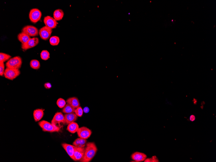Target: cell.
Segmentation results:
<instances>
[{
	"instance_id": "cell-1",
	"label": "cell",
	"mask_w": 216,
	"mask_h": 162,
	"mask_svg": "<svg viewBox=\"0 0 216 162\" xmlns=\"http://www.w3.org/2000/svg\"><path fill=\"white\" fill-rule=\"evenodd\" d=\"M84 156L80 161L81 162H89L92 160L97 151V148L95 143L89 142L86 144Z\"/></svg>"
},
{
	"instance_id": "cell-2",
	"label": "cell",
	"mask_w": 216,
	"mask_h": 162,
	"mask_svg": "<svg viewBox=\"0 0 216 162\" xmlns=\"http://www.w3.org/2000/svg\"><path fill=\"white\" fill-rule=\"evenodd\" d=\"M39 126L42 128L43 131L50 132H59L60 130L61 127L56 126L52 123L42 120L38 123Z\"/></svg>"
},
{
	"instance_id": "cell-3",
	"label": "cell",
	"mask_w": 216,
	"mask_h": 162,
	"mask_svg": "<svg viewBox=\"0 0 216 162\" xmlns=\"http://www.w3.org/2000/svg\"><path fill=\"white\" fill-rule=\"evenodd\" d=\"M22 60L21 57L16 56L11 58L6 62L7 68L15 69H19L21 67Z\"/></svg>"
},
{
	"instance_id": "cell-4",
	"label": "cell",
	"mask_w": 216,
	"mask_h": 162,
	"mask_svg": "<svg viewBox=\"0 0 216 162\" xmlns=\"http://www.w3.org/2000/svg\"><path fill=\"white\" fill-rule=\"evenodd\" d=\"M21 72L19 69H15L7 68L4 73V76L7 79L13 80L20 75Z\"/></svg>"
},
{
	"instance_id": "cell-5",
	"label": "cell",
	"mask_w": 216,
	"mask_h": 162,
	"mask_svg": "<svg viewBox=\"0 0 216 162\" xmlns=\"http://www.w3.org/2000/svg\"><path fill=\"white\" fill-rule=\"evenodd\" d=\"M42 13L39 9H33L30 11L29 17L32 23H35L39 21L41 18Z\"/></svg>"
},
{
	"instance_id": "cell-6",
	"label": "cell",
	"mask_w": 216,
	"mask_h": 162,
	"mask_svg": "<svg viewBox=\"0 0 216 162\" xmlns=\"http://www.w3.org/2000/svg\"><path fill=\"white\" fill-rule=\"evenodd\" d=\"M22 33L26 34L30 37H35L39 34V31L38 29L32 25L25 26L22 29Z\"/></svg>"
},
{
	"instance_id": "cell-7",
	"label": "cell",
	"mask_w": 216,
	"mask_h": 162,
	"mask_svg": "<svg viewBox=\"0 0 216 162\" xmlns=\"http://www.w3.org/2000/svg\"><path fill=\"white\" fill-rule=\"evenodd\" d=\"M77 133L79 137L86 139L89 138L92 134L91 130L85 127L79 128Z\"/></svg>"
},
{
	"instance_id": "cell-8",
	"label": "cell",
	"mask_w": 216,
	"mask_h": 162,
	"mask_svg": "<svg viewBox=\"0 0 216 162\" xmlns=\"http://www.w3.org/2000/svg\"><path fill=\"white\" fill-rule=\"evenodd\" d=\"M51 123L56 126H57V124H58L60 127L61 123L65 124L64 116L63 113L61 112L56 113L52 120Z\"/></svg>"
},
{
	"instance_id": "cell-9",
	"label": "cell",
	"mask_w": 216,
	"mask_h": 162,
	"mask_svg": "<svg viewBox=\"0 0 216 162\" xmlns=\"http://www.w3.org/2000/svg\"><path fill=\"white\" fill-rule=\"evenodd\" d=\"M39 39L38 38H30L27 42L25 44H21V48L25 50L30 49L37 46L39 43Z\"/></svg>"
},
{
	"instance_id": "cell-10",
	"label": "cell",
	"mask_w": 216,
	"mask_h": 162,
	"mask_svg": "<svg viewBox=\"0 0 216 162\" xmlns=\"http://www.w3.org/2000/svg\"><path fill=\"white\" fill-rule=\"evenodd\" d=\"M52 32V30L47 27H43L39 31V35L42 39L44 40H47L51 36Z\"/></svg>"
},
{
	"instance_id": "cell-11",
	"label": "cell",
	"mask_w": 216,
	"mask_h": 162,
	"mask_svg": "<svg viewBox=\"0 0 216 162\" xmlns=\"http://www.w3.org/2000/svg\"><path fill=\"white\" fill-rule=\"evenodd\" d=\"M44 21L46 26L51 29L56 28L58 24L54 18L50 16L45 17Z\"/></svg>"
},
{
	"instance_id": "cell-12",
	"label": "cell",
	"mask_w": 216,
	"mask_h": 162,
	"mask_svg": "<svg viewBox=\"0 0 216 162\" xmlns=\"http://www.w3.org/2000/svg\"><path fill=\"white\" fill-rule=\"evenodd\" d=\"M131 158L134 161L142 162L144 161L147 158V156L145 154L141 152H136L132 155Z\"/></svg>"
},
{
	"instance_id": "cell-13",
	"label": "cell",
	"mask_w": 216,
	"mask_h": 162,
	"mask_svg": "<svg viewBox=\"0 0 216 162\" xmlns=\"http://www.w3.org/2000/svg\"><path fill=\"white\" fill-rule=\"evenodd\" d=\"M62 145L68 155L72 159L76 147L65 143L62 144Z\"/></svg>"
},
{
	"instance_id": "cell-14",
	"label": "cell",
	"mask_w": 216,
	"mask_h": 162,
	"mask_svg": "<svg viewBox=\"0 0 216 162\" xmlns=\"http://www.w3.org/2000/svg\"><path fill=\"white\" fill-rule=\"evenodd\" d=\"M64 116L65 124L68 125L76 121L78 117L74 113L66 114Z\"/></svg>"
},
{
	"instance_id": "cell-15",
	"label": "cell",
	"mask_w": 216,
	"mask_h": 162,
	"mask_svg": "<svg viewBox=\"0 0 216 162\" xmlns=\"http://www.w3.org/2000/svg\"><path fill=\"white\" fill-rule=\"evenodd\" d=\"M66 102L75 109L80 107V100L75 97L69 98L66 100Z\"/></svg>"
},
{
	"instance_id": "cell-16",
	"label": "cell",
	"mask_w": 216,
	"mask_h": 162,
	"mask_svg": "<svg viewBox=\"0 0 216 162\" xmlns=\"http://www.w3.org/2000/svg\"><path fill=\"white\" fill-rule=\"evenodd\" d=\"M44 115V110L38 109L34 110L33 112V117L35 122L39 121L41 120Z\"/></svg>"
},
{
	"instance_id": "cell-17",
	"label": "cell",
	"mask_w": 216,
	"mask_h": 162,
	"mask_svg": "<svg viewBox=\"0 0 216 162\" xmlns=\"http://www.w3.org/2000/svg\"><path fill=\"white\" fill-rule=\"evenodd\" d=\"M79 128L78 123L74 122L68 125L67 129L71 133H75L77 132Z\"/></svg>"
},
{
	"instance_id": "cell-18",
	"label": "cell",
	"mask_w": 216,
	"mask_h": 162,
	"mask_svg": "<svg viewBox=\"0 0 216 162\" xmlns=\"http://www.w3.org/2000/svg\"><path fill=\"white\" fill-rule=\"evenodd\" d=\"M18 39L22 44H24L30 40V38L29 36L26 34L21 33L18 35Z\"/></svg>"
},
{
	"instance_id": "cell-19",
	"label": "cell",
	"mask_w": 216,
	"mask_h": 162,
	"mask_svg": "<svg viewBox=\"0 0 216 162\" xmlns=\"http://www.w3.org/2000/svg\"><path fill=\"white\" fill-rule=\"evenodd\" d=\"M64 16V13L63 10L58 9L55 11L54 13V18L56 21H60L63 19Z\"/></svg>"
},
{
	"instance_id": "cell-20",
	"label": "cell",
	"mask_w": 216,
	"mask_h": 162,
	"mask_svg": "<svg viewBox=\"0 0 216 162\" xmlns=\"http://www.w3.org/2000/svg\"><path fill=\"white\" fill-rule=\"evenodd\" d=\"M76 109L70 105L67 104L63 108V112L65 114H69L74 113Z\"/></svg>"
},
{
	"instance_id": "cell-21",
	"label": "cell",
	"mask_w": 216,
	"mask_h": 162,
	"mask_svg": "<svg viewBox=\"0 0 216 162\" xmlns=\"http://www.w3.org/2000/svg\"><path fill=\"white\" fill-rule=\"evenodd\" d=\"M30 66L32 68L36 70L39 69L40 66L39 61L37 60H31L30 62Z\"/></svg>"
},
{
	"instance_id": "cell-22",
	"label": "cell",
	"mask_w": 216,
	"mask_h": 162,
	"mask_svg": "<svg viewBox=\"0 0 216 162\" xmlns=\"http://www.w3.org/2000/svg\"><path fill=\"white\" fill-rule=\"evenodd\" d=\"M50 44L52 46H57L60 42V39L56 36H52L50 39Z\"/></svg>"
},
{
	"instance_id": "cell-23",
	"label": "cell",
	"mask_w": 216,
	"mask_h": 162,
	"mask_svg": "<svg viewBox=\"0 0 216 162\" xmlns=\"http://www.w3.org/2000/svg\"><path fill=\"white\" fill-rule=\"evenodd\" d=\"M11 57L10 55L1 52L0 53V62H4L8 60L9 61V60L11 59Z\"/></svg>"
},
{
	"instance_id": "cell-24",
	"label": "cell",
	"mask_w": 216,
	"mask_h": 162,
	"mask_svg": "<svg viewBox=\"0 0 216 162\" xmlns=\"http://www.w3.org/2000/svg\"><path fill=\"white\" fill-rule=\"evenodd\" d=\"M40 57L42 60L46 61L50 58V53L47 50H43L40 53Z\"/></svg>"
},
{
	"instance_id": "cell-25",
	"label": "cell",
	"mask_w": 216,
	"mask_h": 162,
	"mask_svg": "<svg viewBox=\"0 0 216 162\" xmlns=\"http://www.w3.org/2000/svg\"><path fill=\"white\" fill-rule=\"evenodd\" d=\"M56 104L59 108H63L66 105V102L64 99L59 98L57 100Z\"/></svg>"
},
{
	"instance_id": "cell-26",
	"label": "cell",
	"mask_w": 216,
	"mask_h": 162,
	"mask_svg": "<svg viewBox=\"0 0 216 162\" xmlns=\"http://www.w3.org/2000/svg\"><path fill=\"white\" fill-rule=\"evenodd\" d=\"M85 148H83L78 154V155L75 157L73 159V160L75 161H80L82 159L84 156V153Z\"/></svg>"
},
{
	"instance_id": "cell-27",
	"label": "cell",
	"mask_w": 216,
	"mask_h": 162,
	"mask_svg": "<svg viewBox=\"0 0 216 162\" xmlns=\"http://www.w3.org/2000/svg\"><path fill=\"white\" fill-rule=\"evenodd\" d=\"M83 111L82 108L80 106L78 108L76 109L74 113L78 116V117H81L82 116L83 114Z\"/></svg>"
},
{
	"instance_id": "cell-28",
	"label": "cell",
	"mask_w": 216,
	"mask_h": 162,
	"mask_svg": "<svg viewBox=\"0 0 216 162\" xmlns=\"http://www.w3.org/2000/svg\"><path fill=\"white\" fill-rule=\"evenodd\" d=\"M144 162H159L156 156H153L151 158H146Z\"/></svg>"
},
{
	"instance_id": "cell-29",
	"label": "cell",
	"mask_w": 216,
	"mask_h": 162,
	"mask_svg": "<svg viewBox=\"0 0 216 162\" xmlns=\"http://www.w3.org/2000/svg\"><path fill=\"white\" fill-rule=\"evenodd\" d=\"M5 65L4 62H0V76H3L5 72Z\"/></svg>"
},
{
	"instance_id": "cell-30",
	"label": "cell",
	"mask_w": 216,
	"mask_h": 162,
	"mask_svg": "<svg viewBox=\"0 0 216 162\" xmlns=\"http://www.w3.org/2000/svg\"><path fill=\"white\" fill-rule=\"evenodd\" d=\"M84 148L85 147H76L75 152H74V156L72 159L73 160L74 158H75V157H76L77 156L78 154L80 153V152L81 150H82L83 148Z\"/></svg>"
},
{
	"instance_id": "cell-31",
	"label": "cell",
	"mask_w": 216,
	"mask_h": 162,
	"mask_svg": "<svg viewBox=\"0 0 216 162\" xmlns=\"http://www.w3.org/2000/svg\"><path fill=\"white\" fill-rule=\"evenodd\" d=\"M87 140L86 139L81 138H80V144L81 145H83L84 147H85L86 146V142H87Z\"/></svg>"
},
{
	"instance_id": "cell-32",
	"label": "cell",
	"mask_w": 216,
	"mask_h": 162,
	"mask_svg": "<svg viewBox=\"0 0 216 162\" xmlns=\"http://www.w3.org/2000/svg\"><path fill=\"white\" fill-rule=\"evenodd\" d=\"M80 138H78L75 140L73 143V145L76 147H78L79 145L80 144Z\"/></svg>"
},
{
	"instance_id": "cell-33",
	"label": "cell",
	"mask_w": 216,
	"mask_h": 162,
	"mask_svg": "<svg viewBox=\"0 0 216 162\" xmlns=\"http://www.w3.org/2000/svg\"><path fill=\"white\" fill-rule=\"evenodd\" d=\"M45 88L47 89H50L52 88V86L51 83H45L44 84Z\"/></svg>"
},
{
	"instance_id": "cell-34",
	"label": "cell",
	"mask_w": 216,
	"mask_h": 162,
	"mask_svg": "<svg viewBox=\"0 0 216 162\" xmlns=\"http://www.w3.org/2000/svg\"><path fill=\"white\" fill-rule=\"evenodd\" d=\"M83 112L85 113H88L89 112V109L88 107H85L83 108Z\"/></svg>"
},
{
	"instance_id": "cell-35",
	"label": "cell",
	"mask_w": 216,
	"mask_h": 162,
	"mask_svg": "<svg viewBox=\"0 0 216 162\" xmlns=\"http://www.w3.org/2000/svg\"><path fill=\"white\" fill-rule=\"evenodd\" d=\"M189 120H190L191 121L194 122L195 120V117L194 115H191L190 116V118H189Z\"/></svg>"
}]
</instances>
